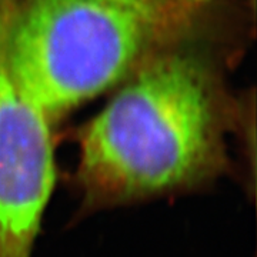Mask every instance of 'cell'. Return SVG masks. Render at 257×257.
<instances>
[{
  "label": "cell",
  "mask_w": 257,
  "mask_h": 257,
  "mask_svg": "<svg viewBox=\"0 0 257 257\" xmlns=\"http://www.w3.org/2000/svg\"><path fill=\"white\" fill-rule=\"evenodd\" d=\"M123 82L80 133L83 210L187 192L226 170L220 89L200 56L169 47Z\"/></svg>",
  "instance_id": "6da1fadb"
},
{
  "label": "cell",
  "mask_w": 257,
  "mask_h": 257,
  "mask_svg": "<svg viewBox=\"0 0 257 257\" xmlns=\"http://www.w3.org/2000/svg\"><path fill=\"white\" fill-rule=\"evenodd\" d=\"M214 0H29L2 33L19 89L50 120L175 46Z\"/></svg>",
  "instance_id": "7a4b0ae2"
},
{
  "label": "cell",
  "mask_w": 257,
  "mask_h": 257,
  "mask_svg": "<svg viewBox=\"0 0 257 257\" xmlns=\"http://www.w3.org/2000/svg\"><path fill=\"white\" fill-rule=\"evenodd\" d=\"M52 120L19 89L0 36V257H30L56 183Z\"/></svg>",
  "instance_id": "3957f363"
}]
</instances>
